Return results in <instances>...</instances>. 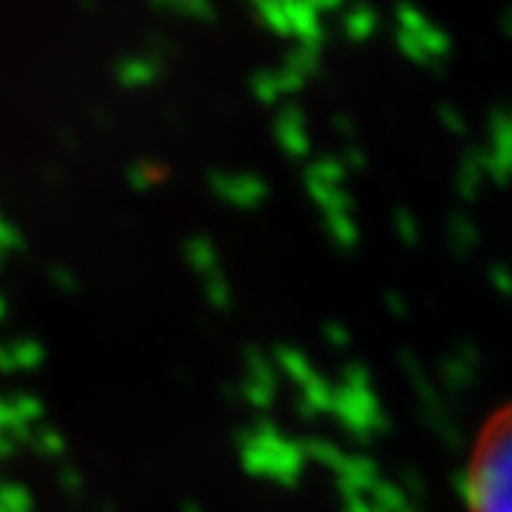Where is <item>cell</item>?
Here are the masks:
<instances>
[{
	"label": "cell",
	"mask_w": 512,
	"mask_h": 512,
	"mask_svg": "<svg viewBox=\"0 0 512 512\" xmlns=\"http://www.w3.org/2000/svg\"><path fill=\"white\" fill-rule=\"evenodd\" d=\"M461 490L467 512H512V402L481 421Z\"/></svg>",
	"instance_id": "obj_1"
}]
</instances>
